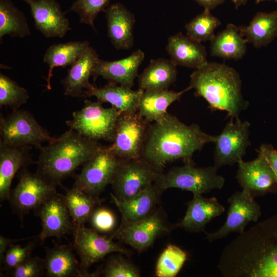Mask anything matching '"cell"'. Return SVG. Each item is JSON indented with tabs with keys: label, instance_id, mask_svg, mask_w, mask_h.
<instances>
[{
	"label": "cell",
	"instance_id": "83f0119b",
	"mask_svg": "<svg viewBox=\"0 0 277 277\" xmlns=\"http://www.w3.org/2000/svg\"><path fill=\"white\" fill-rule=\"evenodd\" d=\"M190 89L188 87L180 92L168 89L144 90L137 112L149 123L159 121L166 115L170 105L179 101L182 95Z\"/></svg>",
	"mask_w": 277,
	"mask_h": 277
},
{
	"label": "cell",
	"instance_id": "4316f807",
	"mask_svg": "<svg viewBox=\"0 0 277 277\" xmlns=\"http://www.w3.org/2000/svg\"><path fill=\"white\" fill-rule=\"evenodd\" d=\"M45 274L49 277L97 276V273L84 272L71 247L58 245L46 251Z\"/></svg>",
	"mask_w": 277,
	"mask_h": 277
},
{
	"label": "cell",
	"instance_id": "30bf717a",
	"mask_svg": "<svg viewBox=\"0 0 277 277\" xmlns=\"http://www.w3.org/2000/svg\"><path fill=\"white\" fill-rule=\"evenodd\" d=\"M120 161L108 146H104L83 165L73 187L98 196L111 185Z\"/></svg>",
	"mask_w": 277,
	"mask_h": 277
},
{
	"label": "cell",
	"instance_id": "8fae6325",
	"mask_svg": "<svg viewBox=\"0 0 277 277\" xmlns=\"http://www.w3.org/2000/svg\"><path fill=\"white\" fill-rule=\"evenodd\" d=\"M55 185L38 173L22 168L18 183L11 192L9 201L13 209L21 216L35 210L57 192Z\"/></svg>",
	"mask_w": 277,
	"mask_h": 277
},
{
	"label": "cell",
	"instance_id": "52a82bcc",
	"mask_svg": "<svg viewBox=\"0 0 277 277\" xmlns=\"http://www.w3.org/2000/svg\"><path fill=\"white\" fill-rule=\"evenodd\" d=\"M0 143L10 146H31L38 149L53 137L28 111L17 109L0 121Z\"/></svg>",
	"mask_w": 277,
	"mask_h": 277
},
{
	"label": "cell",
	"instance_id": "ba28073f",
	"mask_svg": "<svg viewBox=\"0 0 277 277\" xmlns=\"http://www.w3.org/2000/svg\"><path fill=\"white\" fill-rule=\"evenodd\" d=\"M162 172L143 157L121 160L111 184L113 195L120 201L128 200L153 184Z\"/></svg>",
	"mask_w": 277,
	"mask_h": 277
},
{
	"label": "cell",
	"instance_id": "8992f818",
	"mask_svg": "<svg viewBox=\"0 0 277 277\" xmlns=\"http://www.w3.org/2000/svg\"><path fill=\"white\" fill-rule=\"evenodd\" d=\"M121 113L113 107L106 108L102 102L85 100L83 107L72 113L67 125L82 135L94 141L111 142L117 121Z\"/></svg>",
	"mask_w": 277,
	"mask_h": 277
},
{
	"label": "cell",
	"instance_id": "ac0fdd59",
	"mask_svg": "<svg viewBox=\"0 0 277 277\" xmlns=\"http://www.w3.org/2000/svg\"><path fill=\"white\" fill-rule=\"evenodd\" d=\"M30 7L36 29L45 37H63L71 30L56 0H22Z\"/></svg>",
	"mask_w": 277,
	"mask_h": 277
},
{
	"label": "cell",
	"instance_id": "bcb514c9",
	"mask_svg": "<svg viewBox=\"0 0 277 277\" xmlns=\"http://www.w3.org/2000/svg\"><path fill=\"white\" fill-rule=\"evenodd\" d=\"M231 1L234 4L236 9H238L240 6L245 5L248 1V0H231Z\"/></svg>",
	"mask_w": 277,
	"mask_h": 277
},
{
	"label": "cell",
	"instance_id": "ffe728a7",
	"mask_svg": "<svg viewBox=\"0 0 277 277\" xmlns=\"http://www.w3.org/2000/svg\"><path fill=\"white\" fill-rule=\"evenodd\" d=\"M31 146H10L0 143V199L9 201L15 174L32 163Z\"/></svg>",
	"mask_w": 277,
	"mask_h": 277
},
{
	"label": "cell",
	"instance_id": "4fadbf2b",
	"mask_svg": "<svg viewBox=\"0 0 277 277\" xmlns=\"http://www.w3.org/2000/svg\"><path fill=\"white\" fill-rule=\"evenodd\" d=\"M170 230L171 226L163 211L157 209L141 220L120 225L110 237L142 252L149 248L160 236Z\"/></svg>",
	"mask_w": 277,
	"mask_h": 277
},
{
	"label": "cell",
	"instance_id": "5b68a950",
	"mask_svg": "<svg viewBox=\"0 0 277 277\" xmlns=\"http://www.w3.org/2000/svg\"><path fill=\"white\" fill-rule=\"evenodd\" d=\"M217 169L214 165L199 167L195 166L192 161L185 162L182 166L161 172L154 184L162 191L175 188L190 191L193 194H202L224 187L225 180L217 174Z\"/></svg>",
	"mask_w": 277,
	"mask_h": 277
},
{
	"label": "cell",
	"instance_id": "5bb4252c",
	"mask_svg": "<svg viewBox=\"0 0 277 277\" xmlns=\"http://www.w3.org/2000/svg\"><path fill=\"white\" fill-rule=\"evenodd\" d=\"M73 247L80 259L82 269L89 273L93 264L112 253L127 254V249L114 242L110 236L100 234L93 229L84 225L75 226L73 231Z\"/></svg>",
	"mask_w": 277,
	"mask_h": 277
},
{
	"label": "cell",
	"instance_id": "603a6c76",
	"mask_svg": "<svg viewBox=\"0 0 277 277\" xmlns=\"http://www.w3.org/2000/svg\"><path fill=\"white\" fill-rule=\"evenodd\" d=\"M166 48L170 60L176 66L197 69L208 62L205 47L181 32L168 38Z\"/></svg>",
	"mask_w": 277,
	"mask_h": 277
},
{
	"label": "cell",
	"instance_id": "2e32d148",
	"mask_svg": "<svg viewBox=\"0 0 277 277\" xmlns=\"http://www.w3.org/2000/svg\"><path fill=\"white\" fill-rule=\"evenodd\" d=\"M34 211L41 221L38 239L42 241L51 237L61 238L75 227L64 194L55 193Z\"/></svg>",
	"mask_w": 277,
	"mask_h": 277
},
{
	"label": "cell",
	"instance_id": "f1b7e54d",
	"mask_svg": "<svg viewBox=\"0 0 277 277\" xmlns=\"http://www.w3.org/2000/svg\"><path fill=\"white\" fill-rule=\"evenodd\" d=\"M89 46V42L85 40L54 44L49 47L43 56V62L49 67L46 78L48 90L51 89V80L53 69L57 67L71 66Z\"/></svg>",
	"mask_w": 277,
	"mask_h": 277
},
{
	"label": "cell",
	"instance_id": "4dcf8cb0",
	"mask_svg": "<svg viewBox=\"0 0 277 277\" xmlns=\"http://www.w3.org/2000/svg\"><path fill=\"white\" fill-rule=\"evenodd\" d=\"M176 66L170 60H152L138 76L139 88L143 90H165L177 77Z\"/></svg>",
	"mask_w": 277,
	"mask_h": 277
},
{
	"label": "cell",
	"instance_id": "3957f363",
	"mask_svg": "<svg viewBox=\"0 0 277 277\" xmlns=\"http://www.w3.org/2000/svg\"><path fill=\"white\" fill-rule=\"evenodd\" d=\"M189 87L206 100L210 109L226 111L231 118H239L249 106L242 93L239 73L224 64L207 62L196 69L190 75Z\"/></svg>",
	"mask_w": 277,
	"mask_h": 277
},
{
	"label": "cell",
	"instance_id": "b9f144b4",
	"mask_svg": "<svg viewBox=\"0 0 277 277\" xmlns=\"http://www.w3.org/2000/svg\"><path fill=\"white\" fill-rule=\"evenodd\" d=\"M44 273L45 260L38 256H31L9 271L10 276L13 277H39Z\"/></svg>",
	"mask_w": 277,
	"mask_h": 277
},
{
	"label": "cell",
	"instance_id": "ee69618b",
	"mask_svg": "<svg viewBox=\"0 0 277 277\" xmlns=\"http://www.w3.org/2000/svg\"><path fill=\"white\" fill-rule=\"evenodd\" d=\"M27 238L21 239H12L6 238L2 235H0V260L1 262L3 261L4 254L8 248L12 244L16 243L18 241L25 240Z\"/></svg>",
	"mask_w": 277,
	"mask_h": 277
},
{
	"label": "cell",
	"instance_id": "d6986e66",
	"mask_svg": "<svg viewBox=\"0 0 277 277\" xmlns=\"http://www.w3.org/2000/svg\"><path fill=\"white\" fill-rule=\"evenodd\" d=\"M144 57V52L137 49L127 57L118 60L108 61L100 59L92 76L94 79L101 76L109 83L131 88Z\"/></svg>",
	"mask_w": 277,
	"mask_h": 277
},
{
	"label": "cell",
	"instance_id": "44dd1931",
	"mask_svg": "<svg viewBox=\"0 0 277 277\" xmlns=\"http://www.w3.org/2000/svg\"><path fill=\"white\" fill-rule=\"evenodd\" d=\"M107 33L112 44L118 50L129 49L134 43V15L123 4L115 3L104 11Z\"/></svg>",
	"mask_w": 277,
	"mask_h": 277
},
{
	"label": "cell",
	"instance_id": "836d02e7",
	"mask_svg": "<svg viewBox=\"0 0 277 277\" xmlns=\"http://www.w3.org/2000/svg\"><path fill=\"white\" fill-rule=\"evenodd\" d=\"M65 201L75 226L84 225L89 221L96 205L100 203L98 196H93L72 187L66 190Z\"/></svg>",
	"mask_w": 277,
	"mask_h": 277
},
{
	"label": "cell",
	"instance_id": "7dc6e473",
	"mask_svg": "<svg viewBox=\"0 0 277 277\" xmlns=\"http://www.w3.org/2000/svg\"><path fill=\"white\" fill-rule=\"evenodd\" d=\"M274 1L276 3H277V0H255V3L256 4H259L261 2H264V1Z\"/></svg>",
	"mask_w": 277,
	"mask_h": 277
},
{
	"label": "cell",
	"instance_id": "277c9868",
	"mask_svg": "<svg viewBox=\"0 0 277 277\" xmlns=\"http://www.w3.org/2000/svg\"><path fill=\"white\" fill-rule=\"evenodd\" d=\"M104 146L69 129L38 149L37 172L56 185Z\"/></svg>",
	"mask_w": 277,
	"mask_h": 277
},
{
	"label": "cell",
	"instance_id": "8d00e7d4",
	"mask_svg": "<svg viewBox=\"0 0 277 277\" xmlns=\"http://www.w3.org/2000/svg\"><path fill=\"white\" fill-rule=\"evenodd\" d=\"M29 95L24 87L8 76L0 73V106L13 110L27 102Z\"/></svg>",
	"mask_w": 277,
	"mask_h": 277
},
{
	"label": "cell",
	"instance_id": "d4e9b609",
	"mask_svg": "<svg viewBox=\"0 0 277 277\" xmlns=\"http://www.w3.org/2000/svg\"><path fill=\"white\" fill-rule=\"evenodd\" d=\"M186 214L175 227L194 232L204 231L206 225L213 218L222 214L225 208L215 197L204 198L202 194H193L187 203Z\"/></svg>",
	"mask_w": 277,
	"mask_h": 277
},
{
	"label": "cell",
	"instance_id": "7bdbcfd3",
	"mask_svg": "<svg viewBox=\"0 0 277 277\" xmlns=\"http://www.w3.org/2000/svg\"><path fill=\"white\" fill-rule=\"evenodd\" d=\"M258 152L266 160L277 179V150L271 145L263 144Z\"/></svg>",
	"mask_w": 277,
	"mask_h": 277
},
{
	"label": "cell",
	"instance_id": "d590c367",
	"mask_svg": "<svg viewBox=\"0 0 277 277\" xmlns=\"http://www.w3.org/2000/svg\"><path fill=\"white\" fill-rule=\"evenodd\" d=\"M187 259L185 251L169 244L159 256L155 266L157 277H174L180 272Z\"/></svg>",
	"mask_w": 277,
	"mask_h": 277
},
{
	"label": "cell",
	"instance_id": "7a4b0ae2",
	"mask_svg": "<svg viewBox=\"0 0 277 277\" xmlns=\"http://www.w3.org/2000/svg\"><path fill=\"white\" fill-rule=\"evenodd\" d=\"M215 140V136L204 132L198 125H187L167 113L161 120L150 124L142 157L162 171L170 162L192 161L194 152Z\"/></svg>",
	"mask_w": 277,
	"mask_h": 277
},
{
	"label": "cell",
	"instance_id": "60d3db41",
	"mask_svg": "<svg viewBox=\"0 0 277 277\" xmlns=\"http://www.w3.org/2000/svg\"><path fill=\"white\" fill-rule=\"evenodd\" d=\"M92 229L99 233H110L116 226V220L114 213L105 207L96 208L89 221Z\"/></svg>",
	"mask_w": 277,
	"mask_h": 277
},
{
	"label": "cell",
	"instance_id": "f546056e",
	"mask_svg": "<svg viewBox=\"0 0 277 277\" xmlns=\"http://www.w3.org/2000/svg\"><path fill=\"white\" fill-rule=\"evenodd\" d=\"M239 29L247 43L254 47L266 46L277 36V10L270 13L259 12L248 25Z\"/></svg>",
	"mask_w": 277,
	"mask_h": 277
},
{
	"label": "cell",
	"instance_id": "7402d4cb",
	"mask_svg": "<svg viewBox=\"0 0 277 277\" xmlns=\"http://www.w3.org/2000/svg\"><path fill=\"white\" fill-rule=\"evenodd\" d=\"M100 59L95 49L89 46L76 62L70 66L67 75L61 81L65 95L83 97L84 89L86 91L92 87L93 85L89 82V78Z\"/></svg>",
	"mask_w": 277,
	"mask_h": 277
},
{
	"label": "cell",
	"instance_id": "6da1fadb",
	"mask_svg": "<svg viewBox=\"0 0 277 277\" xmlns=\"http://www.w3.org/2000/svg\"><path fill=\"white\" fill-rule=\"evenodd\" d=\"M217 267L224 277H277V213L229 243Z\"/></svg>",
	"mask_w": 277,
	"mask_h": 277
},
{
	"label": "cell",
	"instance_id": "f35d334b",
	"mask_svg": "<svg viewBox=\"0 0 277 277\" xmlns=\"http://www.w3.org/2000/svg\"><path fill=\"white\" fill-rule=\"evenodd\" d=\"M105 277H139L138 268L127 260L113 256L108 260L102 271Z\"/></svg>",
	"mask_w": 277,
	"mask_h": 277
},
{
	"label": "cell",
	"instance_id": "ab89813d",
	"mask_svg": "<svg viewBox=\"0 0 277 277\" xmlns=\"http://www.w3.org/2000/svg\"><path fill=\"white\" fill-rule=\"evenodd\" d=\"M34 246L33 242H30L25 246L19 244L11 245L6 250L2 261L5 269L10 271L30 257Z\"/></svg>",
	"mask_w": 277,
	"mask_h": 277
},
{
	"label": "cell",
	"instance_id": "9a60e30c",
	"mask_svg": "<svg viewBox=\"0 0 277 277\" xmlns=\"http://www.w3.org/2000/svg\"><path fill=\"white\" fill-rule=\"evenodd\" d=\"M254 197L242 190L234 193L228 199L229 204L227 218L223 225L216 231L207 233L209 242L222 239L231 232L242 233L251 222H256L262 214L261 207Z\"/></svg>",
	"mask_w": 277,
	"mask_h": 277
},
{
	"label": "cell",
	"instance_id": "d6a6232c",
	"mask_svg": "<svg viewBox=\"0 0 277 277\" xmlns=\"http://www.w3.org/2000/svg\"><path fill=\"white\" fill-rule=\"evenodd\" d=\"M31 31L24 13L11 0H0V40L4 36L23 38L30 35Z\"/></svg>",
	"mask_w": 277,
	"mask_h": 277
},
{
	"label": "cell",
	"instance_id": "9c48e42d",
	"mask_svg": "<svg viewBox=\"0 0 277 277\" xmlns=\"http://www.w3.org/2000/svg\"><path fill=\"white\" fill-rule=\"evenodd\" d=\"M150 124L137 112L121 113L109 149L121 160L142 157Z\"/></svg>",
	"mask_w": 277,
	"mask_h": 277
},
{
	"label": "cell",
	"instance_id": "e575fe53",
	"mask_svg": "<svg viewBox=\"0 0 277 277\" xmlns=\"http://www.w3.org/2000/svg\"><path fill=\"white\" fill-rule=\"evenodd\" d=\"M221 23L218 18L213 15L210 10L204 9L185 25L186 35L202 43L211 41L214 37V31Z\"/></svg>",
	"mask_w": 277,
	"mask_h": 277
},
{
	"label": "cell",
	"instance_id": "1f68e13d",
	"mask_svg": "<svg viewBox=\"0 0 277 277\" xmlns=\"http://www.w3.org/2000/svg\"><path fill=\"white\" fill-rule=\"evenodd\" d=\"M210 42V54L213 56L238 60L246 52L247 41L240 32L239 27L231 23L215 35Z\"/></svg>",
	"mask_w": 277,
	"mask_h": 277
},
{
	"label": "cell",
	"instance_id": "e0dca14e",
	"mask_svg": "<svg viewBox=\"0 0 277 277\" xmlns=\"http://www.w3.org/2000/svg\"><path fill=\"white\" fill-rule=\"evenodd\" d=\"M238 164L236 178L242 190L254 197L277 193V179L262 155L249 162L242 159Z\"/></svg>",
	"mask_w": 277,
	"mask_h": 277
},
{
	"label": "cell",
	"instance_id": "f6af8a7d",
	"mask_svg": "<svg viewBox=\"0 0 277 277\" xmlns=\"http://www.w3.org/2000/svg\"><path fill=\"white\" fill-rule=\"evenodd\" d=\"M199 5L203 7L204 9L209 10L214 9L215 7L222 4L225 0H193Z\"/></svg>",
	"mask_w": 277,
	"mask_h": 277
},
{
	"label": "cell",
	"instance_id": "cb8c5ba5",
	"mask_svg": "<svg viewBox=\"0 0 277 277\" xmlns=\"http://www.w3.org/2000/svg\"><path fill=\"white\" fill-rule=\"evenodd\" d=\"M162 192L154 184L135 196L124 201L117 200L111 193L112 201L122 216L121 225L127 224L141 220L156 210Z\"/></svg>",
	"mask_w": 277,
	"mask_h": 277
},
{
	"label": "cell",
	"instance_id": "74e56055",
	"mask_svg": "<svg viewBox=\"0 0 277 277\" xmlns=\"http://www.w3.org/2000/svg\"><path fill=\"white\" fill-rule=\"evenodd\" d=\"M110 0H76L69 10L76 13L80 23L91 26L95 30L94 21L98 13L108 7Z\"/></svg>",
	"mask_w": 277,
	"mask_h": 277
},
{
	"label": "cell",
	"instance_id": "7c38bea8",
	"mask_svg": "<svg viewBox=\"0 0 277 277\" xmlns=\"http://www.w3.org/2000/svg\"><path fill=\"white\" fill-rule=\"evenodd\" d=\"M250 127V124L247 121L231 118L221 133L215 135V166L219 168L232 165L243 159L247 148L251 145Z\"/></svg>",
	"mask_w": 277,
	"mask_h": 277
},
{
	"label": "cell",
	"instance_id": "484cf974",
	"mask_svg": "<svg viewBox=\"0 0 277 277\" xmlns=\"http://www.w3.org/2000/svg\"><path fill=\"white\" fill-rule=\"evenodd\" d=\"M144 91L139 88L133 90L130 88L109 83L103 87L94 86L84 91L83 97L95 96L102 103H109L121 113H134L137 111L141 96Z\"/></svg>",
	"mask_w": 277,
	"mask_h": 277
}]
</instances>
